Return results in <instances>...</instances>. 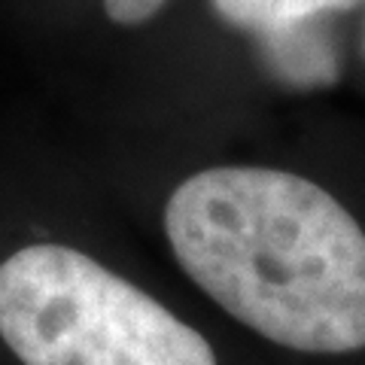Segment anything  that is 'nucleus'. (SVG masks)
I'll list each match as a JSON object with an SVG mask.
<instances>
[{
	"mask_svg": "<svg viewBox=\"0 0 365 365\" xmlns=\"http://www.w3.org/2000/svg\"><path fill=\"white\" fill-rule=\"evenodd\" d=\"M180 268L262 338L302 353L365 347V232L323 186L277 168H207L170 192Z\"/></svg>",
	"mask_w": 365,
	"mask_h": 365,
	"instance_id": "f257e3e1",
	"label": "nucleus"
},
{
	"mask_svg": "<svg viewBox=\"0 0 365 365\" xmlns=\"http://www.w3.org/2000/svg\"><path fill=\"white\" fill-rule=\"evenodd\" d=\"M0 338L21 365H216L150 292L61 244L0 262Z\"/></svg>",
	"mask_w": 365,
	"mask_h": 365,
	"instance_id": "f03ea898",
	"label": "nucleus"
},
{
	"mask_svg": "<svg viewBox=\"0 0 365 365\" xmlns=\"http://www.w3.org/2000/svg\"><path fill=\"white\" fill-rule=\"evenodd\" d=\"M225 25L250 34L265 67L287 86L319 88L338 79L329 21L365 0H210Z\"/></svg>",
	"mask_w": 365,
	"mask_h": 365,
	"instance_id": "7ed1b4c3",
	"label": "nucleus"
},
{
	"mask_svg": "<svg viewBox=\"0 0 365 365\" xmlns=\"http://www.w3.org/2000/svg\"><path fill=\"white\" fill-rule=\"evenodd\" d=\"M165 4L168 0H104V13L116 25L131 28V25H143V21L155 19Z\"/></svg>",
	"mask_w": 365,
	"mask_h": 365,
	"instance_id": "20e7f679",
	"label": "nucleus"
},
{
	"mask_svg": "<svg viewBox=\"0 0 365 365\" xmlns=\"http://www.w3.org/2000/svg\"><path fill=\"white\" fill-rule=\"evenodd\" d=\"M362 46H365V43H362Z\"/></svg>",
	"mask_w": 365,
	"mask_h": 365,
	"instance_id": "39448f33",
	"label": "nucleus"
}]
</instances>
